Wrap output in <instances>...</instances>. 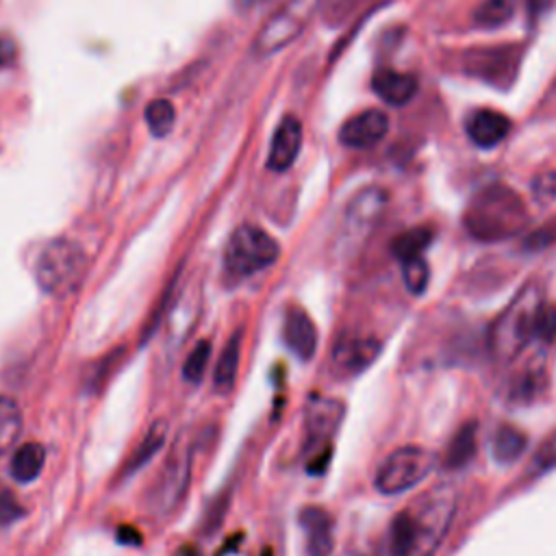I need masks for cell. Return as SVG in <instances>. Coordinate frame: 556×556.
Returning <instances> with one entry per match:
<instances>
[{
    "mask_svg": "<svg viewBox=\"0 0 556 556\" xmlns=\"http://www.w3.org/2000/svg\"><path fill=\"white\" fill-rule=\"evenodd\" d=\"M456 510V491L437 484L406 508L389 526V556H432L445 539Z\"/></svg>",
    "mask_w": 556,
    "mask_h": 556,
    "instance_id": "obj_1",
    "label": "cell"
},
{
    "mask_svg": "<svg viewBox=\"0 0 556 556\" xmlns=\"http://www.w3.org/2000/svg\"><path fill=\"white\" fill-rule=\"evenodd\" d=\"M465 230L478 241H502L519 235L528 224V211L517 191L506 185L480 189L463 215Z\"/></svg>",
    "mask_w": 556,
    "mask_h": 556,
    "instance_id": "obj_2",
    "label": "cell"
},
{
    "mask_svg": "<svg viewBox=\"0 0 556 556\" xmlns=\"http://www.w3.org/2000/svg\"><path fill=\"white\" fill-rule=\"evenodd\" d=\"M543 304L541 289L530 285L495 319L489 332V345L497 361H513L536 339V321Z\"/></svg>",
    "mask_w": 556,
    "mask_h": 556,
    "instance_id": "obj_3",
    "label": "cell"
},
{
    "mask_svg": "<svg viewBox=\"0 0 556 556\" xmlns=\"http://www.w3.org/2000/svg\"><path fill=\"white\" fill-rule=\"evenodd\" d=\"M87 269V256L72 239L48 241L35 261V280L48 295L63 298L72 293Z\"/></svg>",
    "mask_w": 556,
    "mask_h": 556,
    "instance_id": "obj_4",
    "label": "cell"
},
{
    "mask_svg": "<svg viewBox=\"0 0 556 556\" xmlns=\"http://www.w3.org/2000/svg\"><path fill=\"white\" fill-rule=\"evenodd\" d=\"M280 256L278 241L263 228L239 226L224 248V269L230 278L241 280L271 267Z\"/></svg>",
    "mask_w": 556,
    "mask_h": 556,
    "instance_id": "obj_5",
    "label": "cell"
},
{
    "mask_svg": "<svg viewBox=\"0 0 556 556\" xmlns=\"http://www.w3.org/2000/svg\"><path fill=\"white\" fill-rule=\"evenodd\" d=\"M434 465V456L421 445H402L393 450L378 467L374 486L382 495H397L421 482Z\"/></svg>",
    "mask_w": 556,
    "mask_h": 556,
    "instance_id": "obj_6",
    "label": "cell"
},
{
    "mask_svg": "<svg viewBox=\"0 0 556 556\" xmlns=\"http://www.w3.org/2000/svg\"><path fill=\"white\" fill-rule=\"evenodd\" d=\"M521 48L515 43L469 48L460 56V67L467 76L482 80L495 89H510L517 80Z\"/></svg>",
    "mask_w": 556,
    "mask_h": 556,
    "instance_id": "obj_7",
    "label": "cell"
},
{
    "mask_svg": "<svg viewBox=\"0 0 556 556\" xmlns=\"http://www.w3.org/2000/svg\"><path fill=\"white\" fill-rule=\"evenodd\" d=\"M345 415L343 402L334 397H313L304 413V443L313 454V463L308 471L319 473L326 467V458L330 454V441L337 434Z\"/></svg>",
    "mask_w": 556,
    "mask_h": 556,
    "instance_id": "obj_8",
    "label": "cell"
},
{
    "mask_svg": "<svg viewBox=\"0 0 556 556\" xmlns=\"http://www.w3.org/2000/svg\"><path fill=\"white\" fill-rule=\"evenodd\" d=\"M319 4L321 0H289L282 4L258 30L254 39V52L267 56L291 43Z\"/></svg>",
    "mask_w": 556,
    "mask_h": 556,
    "instance_id": "obj_9",
    "label": "cell"
},
{
    "mask_svg": "<svg viewBox=\"0 0 556 556\" xmlns=\"http://www.w3.org/2000/svg\"><path fill=\"white\" fill-rule=\"evenodd\" d=\"M191 478V454L187 447L172 452L148 491V506L154 515H169L182 502Z\"/></svg>",
    "mask_w": 556,
    "mask_h": 556,
    "instance_id": "obj_10",
    "label": "cell"
},
{
    "mask_svg": "<svg viewBox=\"0 0 556 556\" xmlns=\"http://www.w3.org/2000/svg\"><path fill=\"white\" fill-rule=\"evenodd\" d=\"M387 206V193L380 187L361 189L345 206L343 213V235L350 241L365 239L378 219L382 217Z\"/></svg>",
    "mask_w": 556,
    "mask_h": 556,
    "instance_id": "obj_11",
    "label": "cell"
},
{
    "mask_svg": "<svg viewBox=\"0 0 556 556\" xmlns=\"http://www.w3.org/2000/svg\"><path fill=\"white\" fill-rule=\"evenodd\" d=\"M380 341L369 334H348L341 337L330 354V365L337 376H358L363 374L380 354Z\"/></svg>",
    "mask_w": 556,
    "mask_h": 556,
    "instance_id": "obj_12",
    "label": "cell"
},
{
    "mask_svg": "<svg viewBox=\"0 0 556 556\" xmlns=\"http://www.w3.org/2000/svg\"><path fill=\"white\" fill-rule=\"evenodd\" d=\"M389 130V117L380 109H365L352 115L339 130V141L348 148H371L384 139Z\"/></svg>",
    "mask_w": 556,
    "mask_h": 556,
    "instance_id": "obj_13",
    "label": "cell"
},
{
    "mask_svg": "<svg viewBox=\"0 0 556 556\" xmlns=\"http://www.w3.org/2000/svg\"><path fill=\"white\" fill-rule=\"evenodd\" d=\"M282 341L300 358L311 361L317 352V328L311 315L300 306H289L282 319Z\"/></svg>",
    "mask_w": 556,
    "mask_h": 556,
    "instance_id": "obj_14",
    "label": "cell"
},
{
    "mask_svg": "<svg viewBox=\"0 0 556 556\" xmlns=\"http://www.w3.org/2000/svg\"><path fill=\"white\" fill-rule=\"evenodd\" d=\"M302 148V124L295 115H287L280 119L271 135V146L267 154V167L271 172H287Z\"/></svg>",
    "mask_w": 556,
    "mask_h": 556,
    "instance_id": "obj_15",
    "label": "cell"
},
{
    "mask_svg": "<svg viewBox=\"0 0 556 556\" xmlns=\"http://www.w3.org/2000/svg\"><path fill=\"white\" fill-rule=\"evenodd\" d=\"M306 556H330L332 539V519L321 506H304L298 515Z\"/></svg>",
    "mask_w": 556,
    "mask_h": 556,
    "instance_id": "obj_16",
    "label": "cell"
},
{
    "mask_svg": "<svg viewBox=\"0 0 556 556\" xmlns=\"http://www.w3.org/2000/svg\"><path fill=\"white\" fill-rule=\"evenodd\" d=\"M465 130L478 148H493L508 135L510 119L493 109H476L467 117Z\"/></svg>",
    "mask_w": 556,
    "mask_h": 556,
    "instance_id": "obj_17",
    "label": "cell"
},
{
    "mask_svg": "<svg viewBox=\"0 0 556 556\" xmlns=\"http://www.w3.org/2000/svg\"><path fill=\"white\" fill-rule=\"evenodd\" d=\"M371 89L382 102L391 106H402L417 93V80L413 74L406 72L378 70L371 78Z\"/></svg>",
    "mask_w": 556,
    "mask_h": 556,
    "instance_id": "obj_18",
    "label": "cell"
},
{
    "mask_svg": "<svg viewBox=\"0 0 556 556\" xmlns=\"http://www.w3.org/2000/svg\"><path fill=\"white\" fill-rule=\"evenodd\" d=\"M46 465V450L39 441H28V443H22L13 456H11V463H9V473L15 482H33L39 478L41 469Z\"/></svg>",
    "mask_w": 556,
    "mask_h": 556,
    "instance_id": "obj_19",
    "label": "cell"
},
{
    "mask_svg": "<svg viewBox=\"0 0 556 556\" xmlns=\"http://www.w3.org/2000/svg\"><path fill=\"white\" fill-rule=\"evenodd\" d=\"M239 361H241V330H237L228 343L224 345L217 365L213 369V389L219 395H228L237 382V371H239Z\"/></svg>",
    "mask_w": 556,
    "mask_h": 556,
    "instance_id": "obj_20",
    "label": "cell"
},
{
    "mask_svg": "<svg viewBox=\"0 0 556 556\" xmlns=\"http://www.w3.org/2000/svg\"><path fill=\"white\" fill-rule=\"evenodd\" d=\"M165 437H167V424H165L163 419L154 421V424L148 428V432L143 434V439L139 441V445L135 447V452L130 454L124 473L130 476V473L139 471L148 460H152V458L161 452V447L165 445Z\"/></svg>",
    "mask_w": 556,
    "mask_h": 556,
    "instance_id": "obj_21",
    "label": "cell"
},
{
    "mask_svg": "<svg viewBox=\"0 0 556 556\" xmlns=\"http://www.w3.org/2000/svg\"><path fill=\"white\" fill-rule=\"evenodd\" d=\"M476 424L469 421V424H463L458 428V432L452 437L447 450H445V456H443V465L450 467V469H458V467H465L473 454H476Z\"/></svg>",
    "mask_w": 556,
    "mask_h": 556,
    "instance_id": "obj_22",
    "label": "cell"
},
{
    "mask_svg": "<svg viewBox=\"0 0 556 556\" xmlns=\"http://www.w3.org/2000/svg\"><path fill=\"white\" fill-rule=\"evenodd\" d=\"M22 410L15 400L0 395V456L7 454L22 434Z\"/></svg>",
    "mask_w": 556,
    "mask_h": 556,
    "instance_id": "obj_23",
    "label": "cell"
},
{
    "mask_svg": "<svg viewBox=\"0 0 556 556\" xmlns=\"http://www.w3.org/2000/svg\"><path fill=\"white\" fill-rule=\"evenodd\" d=\"M545 367L543 363L536 358L532 363H528L515 378H513V387H510V393L513 397L521 400V402H528V400H534L543 387H545Z\"/></svg>",
    "mask_w": 556,
    "mask_h": 556,
    "instance_id": "obj_24",
    "label": "cell"
},
{
    "mask_svg": "<svg viewBox=\"0 0 556 556\" xmlns=\"http://www.w3.org/2000/svg\"><path fill=\"white\" fill-rule=\"evenodd\" d=\"M430 241H432V230L430 228H426V226L410 228V230H406V232H402L393 239L391 252H393L395 258H400L404 263V261L421 256V252L430 245Z\"/></svg>",
    "mask_w": 556,
    "mask_h": 556,
    "instance_id": "obj_25",
    "label": "cell"
},
{
    "mask_svg": "<svg viewBox=\"0 0 556 556\" xmlns=\"http://www.w3.org/2000/svg\"><path fill=\"white\" fill-rule=\"evenodd\" d=\"M526 450V434L515 426L497 428L493 437V456L500 463H515Z\"/></svg>",
    "mask_w": 556,
    "mask_h": 556,
    "instance_id": "obj_26",
    "label": "cell"
},
{
    "mask_svg": "<svg viewBox=\"0 0 556 556\" xmlns=\"http://www.w3.org/2000/svg\"><path fill=\"white\" fill-rule=\"evenodd\" d=\"M146 126L154 137H165L176 124V111L169 100L156 98L146 106Z\"/></svg>",
    "mask_w": 556,
    "mask_h": 556,
    "instance_id": "obj_27",
    "label": "cell"
},
{
    "mask_svg": "<svg viewBox=\"0 0 556 556\" xmlns=\"http://www.w3.org/2000/svg\"><path fill=\"white\" fill-rule=\"evenodd\" d=\"M513 0H482L473 13V22L480 28H500L513 17Z\"/></svg>",
    "mask_w": 556,
    "mask_h": 556,
    "instance_id": "obj_28",
    "label": "cell"
},
{
    "mask_svg": "<svg viewBox=\"0 0 556 556\" xmlns=\"http://www.w3.org/2000/svg\"><path fill=\"white\" fill-rule=\"evenodd\" d=\"M211 352H213V345L208 339H200L193 350L187 354L185 363H182V378L191 384H198L202 378H204V371L208 367V361H211Z\"/></svg>",
    "mask_w": 556,
    "mask_h": 556,
    "instance_id": "obj_29",
    "label": "cell"
},
{
    "mask_svg": "<svg viewBox=\"0 0 556 556\" xmlns=\"http://www.w3.org/2000/svg\"><path fill=\"white\" fill-rule=\"evenodd\" d=\"M402 280L406 285V289L413 293V295H421L428 287V280H430V269H428V263L417 256V258H410V261H404L402 263Z\"/></svg>",
    "mask_w": 556,
    "mask_h": 556,
    "instance_id": "obj_30",
    "label": "cell"
},
{
    "mask_svg": "<svg viewBox=\"0 0 556 556\" xmlns=\"http://www.w3.org/2000/svg\"><path fill=\"white\" fill-rule=\"evenodd\" d=\"M556 467V432H552L541 445L539 450L532 454L530 460V473L532 476H541L549 469Z\"/></svg>",
    "mask_w": 556,
    "mask_h": 556,
    "instance_id": "obj_31",
    "label": "cell"
},
{
    "mask_svg": "<svg viewBox=\"0 0 556 556\" xmlns=\"http://www.w3.org/2000/svg\"><path fill=\"white\" fill-rule=\"evenodd\" d=\"M22 517H24L22 504L13 497L11 491L0 489V526H11Z\"/></svg>",
    "mask_w": 556,
    "mask_h": 556,
    "instance_id": "obj_32",
    "label": "cell"
},
{
    "mask_svg": "<svg viewBox=\"0 0 556 556\" xmlns=\"http://www.w3.org/2000/svg\"><path fill=\"white\" fill-rule=\"evenodd\" d=\"M361 0H321L324 4V17L330 22V24H339L343 22L358 4Z\"/></svg>",
    "mask_w": 556,
    "mask_h": 556,
    "instance_id": "obj_33",
    "label": "cell"
},
{
    "mask_svg": "<svg viewBox=\"0 0 556 556\" xmlns=\"http://www.w3.org/2000/svg\"><path fill=\"white\" fill-rule=\"evenodd\" d=\"M554 337H556V306H549L545 302L536 321V339L549 343L554 341Z\"/></svg>",
    "mask_w": 556,
    "mask_h": 556,
    "instance_id": "obj_34",
    "label": "cell"
},
{
    "mask_svg": "<svg viewBox=\"0 0 556 556\" xmlns=\"http://www.w3.org/2000/svg\"><path fill=\"white\" fill-rule=\"evenodd\" d=\"M532 193L541 202H552L556 198V172H547L534 178Z\"/></svg>",
    "mask_w": 556,
    "mask_h": 556,
    "instance_id": "obj_35",
    "label": "cell"
},
{
    "mask_svg": "<svg viewBox=\"0 0 556 556\" xmlns=\"http://www.w3.org/2000/svg\"><path fill=\"white\" fill-rule=\"evenodd\" d=\"M552 7V0H526V9H528V15L532 20L541 17L547 9Z\"/></svg>",
    "mask_w": 556,
    "mask_h": 556,
    "instance_id": "obj_36",
    "label": "cell"
},
{
    "mask_svg": "<svg viewBox=\"0 0 556 556\" xmlns=\"http://www.w3.org/2000/svg\"><path fill=\"white\" fill-rule=\"evenodd\" d=\"M343 556H363V554H358V552H348V554H343Z\"/></svg>",
    "mask_w": 556,
    "mask_h": 556,
    "instance_id": "obj_37",
    "label": "cell"
},
{
    "mask_svg": "<svg viewBox=\"0 0 556 556\" xmlns=\"http://www.w3.org/2000/svg\"><path fill=\"white\" fill-rule=\"evenodd\" d=\"M189 556H200V554H189Z\"/></svg>",
    "mask_w": 556,
    "mask_h": 556,
    "instance_id": "obj_38",
    "label": "cell"
}]
</instances>
